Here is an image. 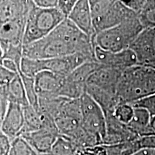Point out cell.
Masks as SVG:
<instances>
[{
  "mask_svg": "<svg viewBox=\"0 0 155 155\" xmlns=\"http://www.w3.org/2000/svg\"><path fill=\"white\" fill-rule=\"evenodd\" d=\"M37 152L30 144L22 137H19L12 141L9 155H35Z\"/></svg>",
  "mask_w": 155,
  "mask_h": 155,
  "instance_id": "4316f807",
  "label": "cell"
},
{
  "mask_svg": "<svg viewBox=\"0 0 155 155\" xmlns=\"http://www.w3.org/2000/svg\"><path fill=\"white\" fill-rule=\"evenodd\" d=\"M91 61H96L82 53H75L63 58L46 60H35L24 57L21 63L20 74L35 78L39 73L50 71L66 77L77 68Z\"/></svg>",
  "mask_w": 155,
  "mask_h": 155,
  "instance_id": "5b68a950",
  "label": "cell"
},
{
  "mask_svg": "<svg viewBox=\"0 0 155 155\" xmlns=\"http://www.w3.org/2000/svg\"><path fill=\"white\" fill-rule=\"evenodd\" d=\"M60 134L56 129H43L33 132L23 134L20 137L30 144L37 153L48 154Z\"/></svg>",
  "mask_w": 155,
  "mask_h": 155,
  "instance_id": "4fadbf2b",
  "label": "cell"
},
{
  "mask_svg": "<svg viewBox=\"0 0 155 155\" xmlns=\"http://www.w3.org/2000/svg\"><path fill=\"white\" fill-rule=\"evenodd\" d=\"M152 155H155V150H152Z\"/></svg>",
  "mask_w": 155,
  "mask_h": 155,
  "instance_id": "7bdbcfd3",
  "label": "cell"
},
{
  "mask_svg": "<svg viewBox=\"0 0 155 155\" xmlns=\"http://www.w3.org/2000/svg\"><path fill=\"white\" fill-rule=\"evenodd\" d=\"M89 4L96 35L137 16L123 1L90 0Z\"/></svg>",
  "mask_w": 155,
  "mask_h": 155,
  "instance_id": "3957f363",
  "label": "cell"
},
{
  "mask_svg": "<svg viewBox=\"0 0 155 155\" xmlns=\"http://www.w3.org/2000/svg\"><path fill=\"white\" fill-rule=\"evenodd\" d=\"M3 52H2V50L1 47H0V67L2 65V62H3Z\"/></svg>",
  "mask_w": 155,
  "mask_h": 155,
  "instance_id": "ab89813d",
  "label": "cell"
},
{
  "mask_svg": "<svg viewBox=\"0 0 155 155\" xmlns=\"http://www.w3.org/2000/svg\"><path fill=\"white\" fill-rule=\"evenodd\" d=\"M134 108H141L147 110L151 116H155V94L147 97L144 99L133 104Z\"/></svg>",
  "mask_w": 155,
  "mask_h": 155,
  "instance_id": "f546056e",
  "label": "cell"
},
{
  "mask_svg": "<svg viewBox=\"0 0 155 155\" xmlns=\"http://www.w3.org/2000/svg\"><path fill=\"white\" fill-rule=\"evenodd\" d=\"M22 77L23 84H24L25 93H26L27 98H28L29 105L32 106L34 108L39 110V96L36 91L35 84V78L25 76L20 74Z\"/></svg>",
  "mask_w": 155,
  "mask_h": 155,
  "instance_id": "484cf974",
  "label": "cell"
},
{
  "mask_svg": "<svg viewBox=\"0 0 155 155\" xmlns=\"http://www.w3.org/2000/svg\"><path fill=\"white\" fill-rule=\"evenodd\" d=\"M104 147H106L108 155H131L141 150L138 139L121 144Z\"/></svg>",
  "mask_w": 155,
  "mask_h": 155,
  "instance_id": "cb8c5ba5",
  "label": "cell"
},
{
  "mask_svg": "<svg viewBox=\"0 0 155 155\" xmlns=\"http://www.w3.org/2000/svg\"><path fill=\"white\" fill-rule=\"evenodd\" d=\"M150 125H151V127H152V130L154 131V132L155 134V116H152V118H151Z\"/></svg>",
  "mask_w": 155,
  "mask_h": 155,
  "instance_id": "f35d334b",
  "label": "cell"
},
{
  "mask_svg": "<svg viewBox=\"0 0 155 155\" xmlns=\"http://www.w3.org/2000/svg\"><path fill=\"white\" fill-rule=\"evenodd\" d=\"M106 131L102 145L110 146L136 140L139 137L131 131L128 124L122 123L114 114L106 116Z\"/></svg>",
  "mask_w": 155,
  "mask_h": 155,
  "instance_id": "30bf717a",
  "label": "cell"
},
{
  "mask_svg": "<svg viewBox=\"0 0 155 155\" xmlns=\"http://www.w3.org/2000/svg\"><path fill=\"white\" fill-rule=\"evenodd\" d=\"M93 39L68 19H65L48 36L23 46L25 58L46 60L82 53L95 60Z\"/></svg>",
  "mask_w": 155,
  "mask_h": 155,
  "instance_id": "6da1fadb",
  "label": "cell"
},
{
  "mask_svg": "<svg viewBox=\"0 0 155 155\" xmlns=\"http://www.w3.org/2000/svg\"><path fill=\"white\" fill-rule=\"evenodd\" d=\"M9 103L25 106L29 105L24 84L20 74H18L6 88L2 89Z\"/></svg>",
  "mask_w": 155,
  "mask_h": 155,
  "instance_id": "ffe728a7",
  "label": "cell"
},
{
  "mask_svg": "<svg viewBox=\"0 0 155 155\" xmlns=\"http://www.w3.org/2000/svg\"><path fill=\"white\" fill-rule=\"evenodd\" d=\"M34 3L38 7L42 9L57 8L58 0H35Z\"/></svg>",
  "mask_w": 155,
  "mask_h": 155,
  "instance_id": "d590c367",
  "label": "cell"
},
{
  "mask_svg": "<svg viewBox=\"0 0 155 155\" xmlns=\"http://www.w3.org/2000/svg\"><path fill=\"white\" fill-rule=\"evenodd\" d=\"M143 30L144 28L137 16L96 34L93 40L94 45L101 49L117 53L129 49Z\"/></svg>",
  "mask_w": 155,
  "mask_h": 155,
  "instance_id": "277c9868",
  "label": "cell"
},
{
  "mask_svg": "<svg viewBox=\"0 0 155 155\" xmlns=\"http://www.w3.org/2000/svg\"><path fill=\"white\" fill-rule=\"evenodd\" d=\"M147 66H150V67H152V68H154V69L155 70V63H153V64H152V65H147Z\"/></svg>",
  "mask_w": 155,
  "mask_h": 155,
  "instance_id": "60d3db41",
  "label": "cell"
},
{
  "mask_svg": "<svg viewBox=\"0 0 155 155\" xmlns=\"http://www.w3.org/2000/svg\"><path fill=\"white\" fill-rule=\"evenodd\" d=\"M8 106L9 101L7 100V97L5 96L2 90L0 88V132H1L2 124L4 118H5Z\"/></svg>",
  "mask_w": 155,
  "mask_h": 155,
  "instance_id": "e575fe53",
  "label": "cell"
},
{
  "mask_svg": "<svg viewBox=\"0 0 155 155\" xmlns=\"http://www.w3.org/2000/svg\"><path fill=\"white\" fill-rule=\"evenodd\" d=\"M138 142L141 150H155V135L140 137Z\"/></svg>",
  "mask_w": 155,
  "mask_h": 155,
  "instance_id": "d6a6232c",
  "label": "cell"
},
{
  "mask_svg": "<svg viewBox=\"0 0 155 155\" xmlns=\"http://www.w3.org/2000/svg\"><path fill=\"white\" fill-rule=\"evenodd\" d=\"M27 18L0 24V47L2 49L9 45H24L25 26Z\"/></svg>",
  "mask_w": 155,
  "mask_h": 155,
  "instance_id": "7c38bea8",
  "label": "cell"
},
{
  "mask_svg": "<svg viewBox=\"0 0 155 155\" xmlns=\"http://www.w3.org/2000/svg\"><path fill=\"white\" fill-rule=\"evenodd\" d=\"M12 141L7 136L0 132V155H9Z\"/></svg>",
  "mask_w": 155,
  "mask_h": 155,
  "instance_id": "836d02e7",
  "label": "cell"
},
{
  "mask_svg": "<svg viewBox=\"0 0 155 155\" xmlns=\"http://www.w3.org/2000/svg\"><path fill=\"white\" fill-rule=\"evenodd\" d=\"M94 53L96 61L102 66L118 70L122 72L127 68L139 65L135 54L129 48L113 53L95 46Z\"/></svg>",
  "mask_w": 155,
  "mask_h": 155,
  "instance_id": "ba28073f",
  "label": "cell"
},
{
  "mask_svg": "<svg viewBox=\"0 0 155 155\" xmlns=\"http://www.w3.org/2000/svg\"><path fill=\"white\" fill-rule=\"evenodd\" d=\"M151 118L152 116L147 110L141 108H134L132 119L128 126L139 138L155 135L150 125Z\"/></svg>",
  "mask_w": 155,
  "mask_h": 155,
  "instance_id": "d6986e66",
  "label": "cell"
},
{
  "mask_svg": "<svg viewBox=\"0 0 155 155\" xmlns=\"http://www.w3.org/2000/svg\"><path fill=\"white\" fill-rule=\"evenodd\" d=\"M80 101L83 128L98 139L102 145L106 131L105 114L100 106L86 93L81 97Z\"/></svg>",
  "mask_w": 155,
  "mask_h": 155,
  "instance_id": "52a82bcc",
  "label": "cell"
},
{
  "mask_svg": "<svg viewBox=\"0 0 155 155\" xmlns=\"http://www.w3.org/2000/svg\"><path fill=\"white\" fill-rule=\"evenodd\" d=\"M86 93L100 106L105 116L114 114L116 107L121 104L116 93L103 90L90 85H86Z\"/></svg>",
  "mask_w": 155,
  "mask_h": 155,
  "instance_id": "ac0fdd59",
  "label": "cell"
},
{
  "mask_svg": "<svg viewBox=\"0 0 155 155\" xmlns=\"http://www.w3.org/2000/svg\"><path fill=\"white\" fill-rule=\"evenodd\" d=\"M152 150H141L131 155H152Z\"/></svg>",
  "mask_w": 155,
  "mask_h": 155,
  "instance_id": "74e56055",
  "label": "cell"
},
{
  "mask_svg": "<svg viewBox=\"0 0 155 155\" xmlns=\"http://www.w3.org/2000/svg\"><path fill=\"white\" fill-rule=\"evenodd\" d=\"M2 66L5 67V68L8 70V71H11V72L16 73V74H20V68H19L18 65L12 61L7 59H3Z\"/></svg>",
  "mask_w": 155,
  "mask_h": 155,
  "instance_id": "8d00e7d4",
  "label": "cell"
},
{
  "mask_svg": "<svg viewBox=\"0 0 155 155\" xmlns=\"http://www.w3.org/2000/svg\"><path fill=\"white\" fill-rule=\"evenodd\" d=\"M78 150L71 139L63 135H59L55 144L48 155H74Z\"/></svg>",
  "mask_w": 155,
  "mask_h": 155,
  "instance_id": "603a6c76",
  "label": "cell"
},
{
  "mask_svg": "<svg viewBox=\"0 0 155 155\" xmlns=\"http://www.w3.org/2000/svg\"><path fill=\"white\" fill-rule=\"evenodd\" d=\"M101 66L96 61H91L83 64L77 68L72 73H70L67 77L75 82L86 84L89 77Z\"/></svg>",
  "mask_w": 155,
  "mask_h": 155,
  "instance_id": "7402d4cb",
  "label": "cell"
},
{
  "mask_svg": "<svg viewBox=\"0 0 155 155\" xmlns=\"http://www.w3.org/2000/svg\"><path fill=\"white\" fill-rule=\"evenodd\" d=\"M77 1L75 0H58L57 9L65 18H68L74 8Z\"/></svg>",
  "mask_w": 155,
  "mask_h": 155,
  "instance_id": "1f68e13d",
  "label": "cell"
},
{
  "mask_svg": "<svg viewBox=\"0 0 155 155\" xmlns=\"http://www.w3.org/2000/svg\"><path fill=\"white\" fill-rule=\"evenodd\" d=\"M33 1L0 0V24L28 17Z\"/></svg>",
  "mask_w": 155,
  "mask_h": 155,
  "instance_id": "e0dca14e",
  "label": "cell"
},
{
  "mask_svg": "<svg viewBox=\"0 0 155 155\" xmlns=\"http://www.w3.org/2000/svg\"><path fill=\"white\" fill-rule=\"evenodd\" d=\"M134 114V107L130 104H121L116 107L114 115L119 121L128 124L131 121Z\"/></svg>",
  "mask_w": 155,
  "mask_h": 155,
  "instance_id": "f1b7e54d",
  "label": "cell"
},
{
  "mask_svg": "<svg viewBox=\"0 0 155 155\" xmlns=\"http://www.w3.org/2000/svg\"><path fill=\"white\" fill-rule=\"evenodd\" d=\"M137 15L143 28H155V0H147L146 7Z\"/></svg>",
  "mask_w": 155,
  "mask_h": 155,
  "instance_id": "d4e9b609",
  "label": "cell"
},
{
  "mask_svg": "<svg viewBox=\"0 0 155 155\" xmlns=\"http://www.w3.org/2000/svg\"><path fill=\"white\" fill-rule=\"evenodd\" d=\"M65 78L50 71H42L37 74L34 78L39 98L59 96L58 94Z\"/></svg>",
  "mask_w": 155,
  "mask_h": 155,
  "instance_id": "9a60e30c",
  "label": "cell"
},
{
  "mask_svg": "<svg viewBox=\"0 0 155 155\" xmlns=\"http://www.w3.org/2000/svg\"><path fill=\"white\" fill-rule=\"evenodd\" d=\"M23 46L24 45H9L8 47H6L2 49L3 52L4 59L12 61L20 68L21 63H22L23 58H24V55H23Z\"/></svg>",
  "mask_w": 155,
  "mask_h": 155,
  "instance_id": "83f0119b",
  "label": "cell"
},
{
  "mask_svg": "<svg viewBox=\"0 0 155 155\" xmlns=\"http://www.w3.org/2000/svg\"><path fill=\"white\" fill-rule=\"evenodd\" d=\"M131 49L139 65H150L155 63V28L144 29L131 45Z\"/></svg>",
  "mask_w": 155,
  "mask_h": 155,
  "instance_id": "9c48e42d",
  "label": "cell"
},
{
  "mask_svg": "<svg viewBox=\"0 0 155 155\" xmlns=\"http://www.w3.org/2000/svg\"><path fill=\"white\" fill-rule=\"evenodd\" d=\"M35 155H48V154H40V153H37Z\"/></svg>",
  "mask_w": 155,
  "mask_h": 155,
  "instance_id": "b9f144b4",
  "label": "cell"
},
{
  "mask_svg": "<svg viewBox=\"0 0 155 155\" xmlns=\"http://www.w3.org/2000/svg\"><path fill=\"white\" fill-rule=\"evenodd\" d=\"M74 155H108L104 145L86 147L78 149Z\"/></svg>",
  "mask_w": 155,
  "mask_h": 155,
  "instance_id": "4dcf8cb0",
  "label": "cell"
},
{
  "mask_svg": "<svg viewBox=\"0 0 155 155\" xmlns=\"http://www.w3.org/2000/svg\"><path fill=\"white\" fill-rule=\"evenodd\" d=\"M155 94V70L144 65H137L124 71L117 86L120 104L132 105Z\"/></svg>",
  "mask_w": 155,
  "mask_h": 155,
  "instance_id": "7a4b0ae2",
  "label": "cell"
},
{
  "mask_svg": "<svg viewBox=\"0 0 155 155\" xmlns=\"http://www.w3.org/2000/svg\"><path fill=\"white\" fill-rule=\"evenodd\" d=\"M86 93V84L75 82L67 76L64 78L58 96L68 99H80Z\"/></svg>",
  "mask_w": 155,
  "mask_h": 155,
  "instance_id": "44dd1931",
  "label": "cell"
},
{
  "mask_svg": "<svg viewBox=\"0 0 155 155\" xmlns=\"http://www.w3.org/2000/svg\"><path fill=\"white\" fill-rule=\"evenodd\" d=\"M65 19L57 8L42 9L33 3L27 18L23 45L32 43L48 36Z\"/></svg>",
  "mask_w": 155,
  "mask_h": 155,
  "instance_id": "8992f818",
  "label": "cell"
},
{
  "mask_svg": "<svg viewBox=\"0 0 155 155\" xmlns=\"http://www.w3.org/2000/svg\"><path fill=\"white\" fill-rule=\"evenodd\" d=\"M83 33L92 39L96 35L88 0H78L68 17Z\"/></svg>",
  "mask_w": 155,
  "mask_h": 155,
  "instance_id": "5bb4252c",
  "label": "cell"
},
{
  "mask_svg": "<svg viewBox=\"0 0 155 155\" xmlns=\"http://www.w3.org/2000/svg\"><path fill=\"white\" fill-rule=\"evenodd\" d=\"M122 71L101 66L89 77L86 85L117 94V86Z\"/></svg>",
  "mask_w": 155,
  "mask_h": 155,
  "instance_id": "2e32d148",
  "label": "cell"
},
{
  "mask_svg": "<svg viewBox=\"0 0 155 155\" xmlns=\"http://www.w3.org/2000/svg\"><path fill=\"white\" fill-rule=\"evenodd\" d=\"M24 124L23 106L13 103H9L8 108L2 124L1 132L12 141L22 134Z\"/></svg>",
  "mask_w": 155,
  "mask_h": 155,
  "instance_id": "8fae6325",
  "label": "cell"
}]
</instances>
